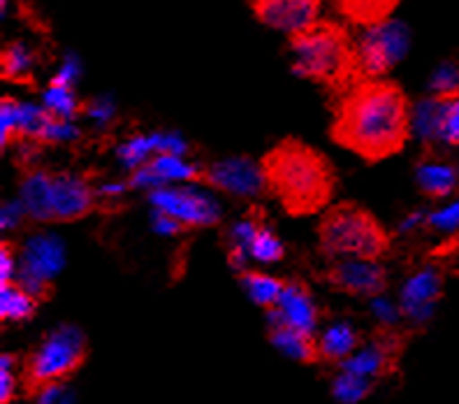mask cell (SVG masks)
<instances>
[{
  "label": "cell",
  "instance_id": "484cf974",
  "mask_svg": "<svg viewBox=\"0 0 459 404\" xmlns=\"http://www.w3.org/2000/svg\"><path fill=\"white\" fill-rule=\"evenodd\" d=\"M248 256L260 263H276L286 256V247L283 242L276 237V233L272 228H267V224H263L253 235L251 244H248Z\"/></svg>",
  "mask_w": 459,
  "mask_h": 404
},
{
  "label": "cell",
  "instance_id": "d6a6232c",
  "mask_svg": "<svg viewBox=\"0 0 459 404\" xmlns=\"http://www.w3.org/2000/svg\"><path fill=\"white\" fill-rule=\"evenodd\" d=\"M73 391L67 388V383H61V386L47 388L45 393H39L35 398V404H73Z\"/></svg>",
  "mask_w": 459,
  "mask_h": 404
},
{
  "label": "cell",
  "instance_id": "8fae6325",
  "mask_svg": "<svg viewBox=\"0 0 459 404\" xmlns=\"http://www.w3.org/2000/svg\"><path fill=\"white\" fill-rule=\"evenodd\" d=\"M51 209L54 224H73L98 209V191L89 177L74 172L51 174Z\"/></svg>",
  "mask_w": 459,
  "mask_h": 404
},
{
  "label": "cell",
  "instance_id": "277c9868",
  "mask_svg": "<svg viewBox=\"0 0 459 404\" xmlns=\"http://www.w3.org/2000/svg\"><path fill=\"white\" fill-rule=\"evenodd\" d=\"M318 249L330 260L378 263L393 251V235L369 209L353 200L327 207L316 225Z\"/></svg>",
  "mask_w": 459,
  "mask_h": 404
},
{
  "label": "cell",
  "instance_id": "2e32d148",
  "mask_svg": "<svg viewBox=\"0 0 459 404\" xmlns=\"http://www.w3.org/2000/svg\"><path fill=\"white\" fill-rule=\"evenodd\" d=\"M17 275L38 277V279L51 281L58 269L63 268V244L54 235H38L22 249L19 253Z\"/></svg>",
  "mask_w": 459,
  "mask_h": 404
},
{
  "label": "cell",
  "instance_id": "4316f807",
  "mask_svg": "<svg viewBox=\"0 0 459 404\" xmlns=\"http://www.w3.org/2000/svg\"><path fill=\"white\" fill-rule=\"evenodd\" d=\"M429 96L438 101H453L459 98V66L453 61H446L431 73L429 77Z\"/></svg>",
  "mask_w": 459,
  "mask_h": 404
},
{
  "label": "cell",
  "instance_id": "ffe728a7",
  "mask_svg": "<svg viewBox=\"0 0 459 404\" xmlns=\"http://www.w3.org/2000/svg\"><path fill=\"white\" fill-rule=\"evenodd\" d=\"M318 347L323 363L342 365L362 348V332L355 330L351 323H334V326L323 332V337L318 339Z\"/></svg>",
  "mask_w": 459,
  "mask_h": 404
},
{
  "label": "cell",
  "instance_id": "5b68a950",
  "mask_svg": "<svg viewBox=\"0 0 459 404\" xmlns=\"http://www.w3.org/2000/svg\"><path fill=\"white\" fill-rule=\"evenodd\" d=\"M89 356V337L82 328L73 323L54 328L30 354L22 356V367H19L22 398L35 400L47 388L67 383L86 365Z\"/></svg>",
  "mask_w": 459,
  "mask_h": 404
},
{
  "label": "cell",
  "instance_id": "f546056e",
  "mask_svg": "<svg viewBox=\"0 0 459 404\" xmlns=\"http://www.w3.org/2000/svg\"><path fill=\"white\" fill-rule=\"evenodd\" d=\"M438 142L459 146V98L443 102L441 121H438Z\"/></svg>",
  "mask_w": 459,
  "mask_h": 404
},
{
  "label": "cell",
  "instance_id": "5bb4252c",
  "mask_svg": "<svg viewBox=\"0 0 459 404\" xmlns=\"http://www.w3.org/2000/svg\"><path fill=\"white\" fill-rule=\"evenodd\" d=\"M276 314L281 316L286 326L314 335L320 323V309L307 281L288 279L286 291H283L279 307H276Z\"/></svg>",
  "mask_w": 459,
  "mask_h": 404
},
{
  "label": "cell",
  "instance_id": "4fadbf2b",
  "mask_svg": "<svg viewBox=\"0 0 459 404\" xmlns=\"http://www.w3.org/2000/svg\"><path fill=\"white\" fill-rule=\"evenodd\" d=\"M443 293V269L438 265H427L418 269L402 288L399 314L413 323H427L434 316L437 303Z\"/></svg>",
  "mask_w": 459,
  "mask_h": 404
},
{
  "label": "cell",
  "instance_id": "8992f818",
  "mask_svg": "<svg viewBox=\"0 0 459 404\" xmlns=\"http://www.w3.org/2000/svg\"><path fill=\"white\" fill-rule=\"evenodd\" d=\"M411 49V31L406 23L390 22L364 29L358 38L359 66H362L364 79H385V75Z\"/></svg>",
  "mask_w": 459,
  "mask_h": 404
},
{
  "label": "cell",
  "instance_id": "836d02e7",
  "mask_svg": "<svg viewBox=\"0 0 459 404\" xmlns=\"http://www.w3.org/2000/svg\"><path fill=\"white\" fill-rule=\"evenodd\" d=\"M153 228H156L160 235H179V233L188 231V228H184L179 221H174L172 216H168V214L163 212L153 214Z\"/></svg>",
  "mask_w": 459,
  "mask_h": 404
},
{
  "label": "cell",
  "instance_id": "3957f363",
  "mask_svg": "<svg viewBox=\"0 0 459 404\" xmlns=\"http://www.w3.org/2000/svg\"><path fill=\"white\" fill-rule=\"evenodd\" d=\"M292 73L325 89L332 101L364 79L358 40L334 19H318L307 29L288 35Z\"/></svg>",
  "mask_w": 459,
  "mask_h": 404
},
{
  "label": "cell",
  "instance_id": "7a4b0ae2",
  "mask_svg": "<svg viewBox=\"0 0 459 404\" xmlns=\"http://www.w3.org/2000/svg\"><path fill=\"white\" fill-rule=\"evenodd\" d=\"M260 168L267 193L292 219L314 216L332 207L339 177L334 163L316 146L286 137L260 158Z\"/></svg>",
  "mask_w": 459,
  "mask_h": 404
},
{
  "label": "cell",
  "instance_id": "1f68e13d",
  "mask_svg": "<svg viewBox=\"0 0 459 404\" xmlns=\"http://www.w3.org/2000/svg\"><path fill=\"white\" fill-rule=\"evenodd\" d=\"M14 256H17V251H14V244H12L10 240H3L0 242V288L7 286V284H12L14 281V277H17V263H14Z\"/></svg>",
  "mask_w": 459,
  "mask_h": 404
},
{
  "label": "cell",
  "instance_id": "d4e9b609",
  "mask_svg": "<svg viewBox=\"0 0 459 404\" xmlns=\"http://www.w3.org/2000/svg\"><path fill=\"white\" fill-rule=\"evenodd\" d=\"M45 107L47 112L63 121H73L74 117L84 112V102L77 101L74 89H65V86H49L45 91Z\"/></svg>",
  "mask_w": 459,
  "mask_h": 404
},
{
  "label": "cell",
  "instance_id": "e0dca14e",
  "mask_svg": "<svg viewBox=\"0 0 459 404\" xmlns=\"http://www.w3.org/2000/svg\"><path fill=\"white\" fill-rule=\"evenodd\" d=\"M51 174L49 170L35 168L23 170L22 177V205L29 214V219L39 224H54V209H51Z\"/></svg>",
  "mask_w": 459,
  "mask_h": 404
},
{
  "label": "cell",
  "instance_id": "f1b7e54d",
  "mask_svg": "<svg viewBox=\"0 0 459 404\" xmlns=\"http://www.w3.org/2000/svg\"><path fill=\"white\" fill-rule=\"evenodd\" d=\"M19 367H22V356H0V404H12L17 400V391H22V383H19Z\"/></svg>",
  "mask_w": 459,
  "mask_h": 404
},
{
  "label": "cell",
  "instance_id": "9c48e42d",
  "mask_svg": "<svg viewBox=\"0 0 459 404\" xmlns=\"http://www.w3.org/2000/svg\"><path fill=\"white\" fill-rule=\"evenodd\" d=\"M149 200L153 202L156 212H163L179 221L184 228L195 231V228H209L221 221V207L212 198L202 193L191 191V189H168L160 186L152 191Z\"/></svg>",
  "mask_w": 459,
  "mask_h": 404
},
{
  "label": "cell",
  "instance_id": "7402d4cb",
  "mask_svg": "<svg viewBox=\"0 0 459 404\" xmlns=\"http://www.w3.org/2000/svg\"><path fill=\"white\" fill-rule=\"evenodd\" d=\"M239 279L253 303L267 309V312L279 307L281 295H283L288 284L286 279H276V277H269L258 269H244V272H239Z\"/></svg>",
  "mask_w": 459,
  "mask_h": 404
},
{
  "label": "cell",
  "instance_id": "44dd1931",
  "mask_svg": "<svg viewBox=\"0 0 459 404\" xmlns=\"http://www.w3.org/2000/svg\"><path fill=\"white\" fill-rule=\"evenodd\" d=\"M0 77L10 84L35 86V54L23 40H10L0 54Z\"/></svg>",
  "mask_w": 459,
  "mask_h": 404
},
{
  "label": "cell",
  "instance_id": "cb8c5ba5",
  "mask_svg": "<svg viewBox=\"0 0 459 404\" xmlns=\"http://www.w3.org/2000/svg\"><path fill=\"white\" fill-rule=\"evenodd\" d=\"M376 382L367 376L353 374V372L342 370V374L332 382V395L339 404H359L362 400L374 393Z\"/></svg>",
  "mask_w": 459,
  "mask_h": 404
},
{
  "label": "cell",
  "instance_id": "4dcf8cb0",
  "mask_svg": "<svg viewBox=\"0 0 459 404\" xmlns=\"http://www.w3.org/2000/svg\"><path fill=\"white\" fill-rule=\"evenodd\" d=\"M425 224L429 225V228H434V231L446 233V235H455V233H459V198L457 200L448 202V205H443V207L437 209V212L427 214Z\"/></svg>",
  "mask_w": 459,
  "mask_h": 404
},
{
  "label": "cell",
  "instance_id": "ba28073f",
  "mask_svg": "<svg viewBox=\"0 0 459 404\" xmlns=\"http://www.w3.org/2000/svg\"><path fill=\"white\" fill-rule=\"evenodd\" d=\"M406 348V337L393 326L376 328L369 344H364L353 358L342 363V370L353 372V374L367 376V379H383L397 372L399 358Z\"/></svg>",
  "mask_w": 459,
  "mask_h": 404
},
{
  "label": "cell",
  "instance_id": "ac0fdd59",
  "mask_svg": "<svg viewBox=\"0 0 459 404\" xmlns=\"http://www.w3.org/2000/svg\"><path fill=\"white\" fill-rule=\"evenodd\" d=\"M415 186L429 200H446L459 189V168L443 161H422L415 170Z\"/></svg>",
  "mask_w": 459,
  "mask_h": 404
},
{
  "label": "cell",
  "instance_id": "7c38bea8",
  "mask_svg": "<svg viewBox=\"0 0 459 404\" xmlns=\"http://www.w3.org/2000/svg\"><path fill=\"white\" fill-rule=\"evenodd\" d=\"M323 0H251L253 17L267 29L292 35L318 22Z\"/></svg>",
  "mask_w": 459,
  "mask_h": 404
},
{
  "label": "cell",
  "instance_id": "52a82bcc",
  "mask_svg": "<svg viewBox=\"0 0 459 404\" xmlns=\"http://www.w3.org/2000/svg\"><path fill=\"white\" fill-rule=\"evenodd\" d=\"M202 184L241 200H253L267 191L260 161L248 156H232L202 168Z\"/></svg>",
  "mask_w": 459,
  "mask_h": 404
},
{
  "label": "cell",
  "instance_id": "d6986e66",
  "mask_svg": "<svg viewBox=\"0 0 459 404\" xmlns=\"http://www.w3.org/2000/svg\"><path fill=\"white\" fill-rule=\"evenodd\" d=\"M399 5L402 0H334L336 12L362 31L390 22Z\"/></svg>",
  "mask_w": 459,
  "mask_h": 404
},
{
  "label": "cell",
  "instance_id": "30bf717a",
  "mask_svg": "<svg viewBox=\"0 0 459 404\" xmlns=\"http://www.w3.org/2000/svg\"><path fill=\"white\" fill-rule=\"evenodd\" d=\"M320 279L334 291L364 300L381 298L390 284L387 269L378 263H367V260H334L330 268L323 269Z\"/></svg>",
  "mask_w": 459,
  "mask_h": 404
},
{
  "label": "cell",
  "instance_id": "6da1fadb",
  "mask_svg": "<svg viewBox=\"0 0 459 404\" xmlns=\"http://www.w3.org/2000/svg\"><path fill=\"white\" fill-rule=\"evenodd\" d=\"M413 110L393 79H362L332 101L330 137L364 163H381L402 154L413 137Z\"/></svg>",
  "mask_w": 459,
  "mask_h": 404
},
{
  "label": "cell",
  "instance_id": "9a60e30c",
  "mask_svg": "<svg viewBox=\"0 0 459 404\" xmlns=\"http://www.w3.org/2000/svg\"><path fill=\"white\" fill-rule=\"evenodd\" d=\"M269 316V328L267 337L272 347L279 348L281 354L288 356V358L302 363V365H316V363H323L320 360V347L318 339L308 332L295 330V328L286 326L281 316L276 314V309L267 312Z\"/></svg>",
  "mask_w": 459,
  "mask_h": 404
},
{
  "label": "cell",
  "instance_id": "603a6c76",
  "mask_svg": "<svg viewBox=\"0 0 459 404\" xmlns=\"http://www.w3.org/2000/svg\"><path fill=\"white\" fill-rule=\"evenodd\" d=\"M38 300L23 291L17 281L0 288V321L3 323H26L38 314Z\"/></svg>",
  "mask_w": 459,
  "mask_h": 404
},
{
  "label": "cell",
  "instance_id": "83f0119b",
  "mask_svg": "<svg viewBox=\"0 0 459 404\" xmlns=\"http://www.w3.org/2000/svg\"><path fill=\"white\" fill-rule=\"evenodd\" d=\"M19 114L22 102L12 96H3L0 101V145L3 152L7 146H19Z\"/></svg>",
  "mask_w": 459,
  "mask_h": 404
}]
</instances>
